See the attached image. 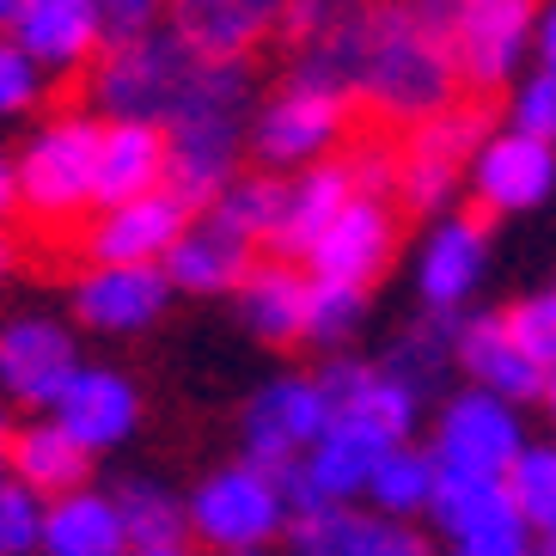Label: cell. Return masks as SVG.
<instances>
[{
    "label": "cell",
    "mask_w": 556,
    "mask_h": 556,
    "mask_svg": "<svg viewBox=\"0 0 556 556\" xmlns=\"http://www.w3.org/2000/svg\"><path fill=\"white\" fill-rule=\"evenodd\" d=\"M288 86H318L386 123V129H422L428 116L458 104V55L446 37H434L409 0H355L337 31H325L300 62L288 67Z\"/></svg>",
    "instance_id": "cell-1"
},
{
    "label": "cell",
    "mask_w": 556,
    "mask_h": 556,
    "mask_svg": "<svg viewBox=\"0 0 556 556\" xmlns=\"http://www.w3.org/2000/svg\"><path fill=\"white\" fill-rule=\"evenodd\" d=\"M251 74L245 67H202L190 104L165 129L172 141V190L190 208H214L220 190L239 178V148L251 141Z\"/></svg>",
    "instance_id": "cell-2"
},
{
    "label": "cell",
    "mask_w": 556,
    "mask_h": 556,
    "mask_svg": "<svg viewBox=\"0 0 556 556\" xmlns=\"http://www.w3.org/2000/svg\"><path fill=\"white\" fill-rule=\"evenodd\" d=\"M202 55L184 50V37L165 25V31L129 37V43H111L92 67V104H99L111 123H153V129H172L178 111L190 104L202 80Z\"/></svg>",
    "instance_id": "cell-3"
},
{
    "label": "cell",
    "mask_w": 556,
    "mask_h": 556,
    "mask_svg": "<svg viewBox=\"0 0 556 556\" xmlns=\"http://www.w3.org/2000/svg\"><path fill=\"white\" fill-rule=\"evenodd\" d=\"M99 129L92 116L62 111L18 153V208L37 227L74 232L86 208H99Z\"/></svg>",
    "instance_id": "cell-4"
},
{
    "label": "cell",
    "mask_w": 556,
    "mask_h": 556,
    "mask_svg": "<svg viewBox=\"0 0 556 556\" xmlns=\"http://www.w3.org/2000/svg\"><path fill=\"white\" fill-rule=\"evenodd\" d=\"M288 526H294V502L281 490V477L251 465V458L208 471L190 495V532L220 556H257Z\"/></svg>",
    "instance_id": "cell-5"
},
{
    "label": "cell",
    "mask_w": 556,
    "mask_h": 556,
    "mask_svg": "<svg viewBox=\"0 0 556 556\" xmlns=\"http://www.w3.org/2000/svg\"><path fill=\"white\" fill-rule=\"evenodd\" d=\"M490 141V111L483 104H453V111L428 116L422 129L404 135L397 148V208L409 214H446L458 197L465 165L477 160V148Z\"/></svg>",
    "instance_id": "cell-6"
},
{
    "label": "cell",
    "mask_w": 556,
    "mask_h": 556,
    "mask_svg": "<svg viewBox=\"0 0 556 556\" xmlns=\"http://www.w3.org/2000/svg\"><path fill=\"white\" fill-rule=\"evenodd\" d=\"M355 123V104L337 99V92H318V86H281L276 99L251 116V141L257 153V172H306V165H325L330 148L349 135Z\"/></svg>",
    "instance_id": "cell-7"
},
{
    "label": "cell",
    "mask_w": 556,
    "mask_h": 556,
    "mask_svg": "<svg viewBox=\"0 0 556 556\" xmlns=\"http://www.w3.org/2000/svg\"><path fill=\"white\" fill-rule=\"evenodd\" d=\"M86 361L74 349V330L50 312H18L0 325V404L13 409H55L67 379Z\"/></svg>",
    "instance_id": "cell-8"
},
{
    "label": "cell",
    "mask_w": 556,
    "mask_h": 556,
    "mask_svg": "<svg viewBox=\"0 0 556 556\" xmlns=\"http://www.w3.org/2000/svg\"><path fill=\"white\" fill-rule=\"evenodd\" d=\"M526 453V428L520 409L495 392H465L446 397L441 422H434V465L441 471H471V477H502L514 471V458Z\"/></svg>",
    "instance_id": "cell-9"
},
{
    "label": "cell",
    "mask_w": 556,
    "mask_h": 556,
    "mask_svg": "<svg viewBox=\"0 0 556 556\" xmlns=\"http://www.w3.org/2000/svg\"><path fill=\"white\" fill-rule=\"evenodd\" d=\"M197 227V208L178 197V190H160V197L123 202L111 214H92V227L80 232V251L92 257V269H165L172 245Z\"/></svg>",
    "instance_id": "cell-10"
},
{
    "label": "cell",
    "mask_w": 556,
    "mask_h": 556,
    "mask_svg": "<svg viewBox=\"0 0 556 556\" xmlns=\"http://www.w3.org/2000/svg\"><path fill=\"white\" fill-rule=\"evenodd\" d=\"M325 428H330V404L318 392V379H300V374L269 379L245 409V458L281 477L318 446Z\"/></svg>",
    "instance_id": "cell-11"
},
{
    "label": "cell",
    "mask_w": 556,
    "mask_h": 556,
    "mask_svg": "<svg viewBox=\"0 0 556 556\" xmlns=\"http://www.w3.org/2000/svg\"><path fill=\"white\" fill-rule=\"evenodd\" d=\"M397 257V202L386 197H355L337 227L306 251V276L312 281H337V288H374Z\"/></svg>",
    "instance_id": "cell-12"
},
{
    "label": "cell",
    "mask_w": 556,
    "mask_h": 556,
    "mask_svg": "<svg viewBox=\"0 0 556 556\" xmlns=\"http://www.w3.org/2000/svg\"><path fill=\"white\" fill-rule=\"evenodd\" d=\"M539 13H544L539 0H465L453 55L471 92H495V86L514 80L526 43L539 37Z\"/></svg>",
    "instance_id": "cell-13"
},
{
    "label": "cell",
    "mask_w": 556,
    "mask_h": 556,
    "mask_svg": "<svg viewBox=\"0 0 556 556\" xmlns=\"http://www.w3.org/2000/svg\"><path fill=\"white\" fill-rule=\"evenodd\" d=\"M281 7L288 0H165L184 50L214 67H245L269 31H281Z\"/></svg>",
    "instance_id": "cell-14"
},
{
    "label": "cell",
    "mask_w": 556,
    "mask_h": 556,
    "mask_svg": "<svg viewBox=\"0 0 556 556\" xmlns=\"http://www.w3.org/2000/svg\"><path fill=\"white\" fill-rule=\"evenodd\" d=\"M556 190V148L520 129H495L471 160V197L483 214H526Z\"/></svg>",
    "instance_id": "cell-15"
},
{
    "label": "cell",
    "mask_w": 556,
    "mask_h": 556,
    "mask_svg": "<svg viewBox=\"0 0 556 556\" xmlns=\"http://www.w3.org/2000/svg\"><path fill=\"white\" fill-rule=\"evenodd\" d=\"M7 37L37 62V74H80L99 67V55L111 50L99 0H31Z\"/></svg>",
    "instance_id": "cell-16"
},
{
    "label": "cell",
    "mask_w": 556,
    "mask_h": 556,
    "mask_svg": "<svg viewBox=\"0 0 556 556\" xmlns=\"http://www.w3.org/2000/svg\"><path fill=\"white\" fill-rule=\"evenodd\" d=\"M50 422H62L86 453L99 458L141 428V392H135V379L116 374V367H80V374L67 379V392L55 397Z\"/></svg>",
    "instance_id": "cell-17"
},
{
    "label": "cell",
    "mask_w": 556,
    "mask_h": 556,
    "mask_svg": "<svg viewBox=\"0 0 556 556\" xmlns=\"http://www.w3.org/2000/svg\"><path fill=\"white\" fill-rule=\"evenodd\" d=\"M318 392H325L330 416H355V422L379 428L392 446L409 441V428H416V409H422V397L409 392V386H397L379 361H325L318 367Z\"/></svg>",
    "instance_id": "cell-18"
},
{
    "label": "cell",
    "mask_w": 556,
    "mask_h": 556,
    "mask_svg": "<svg viewBox=\"0 0 556 556\" xmlns=\"http://www.w3.org/2000/svg\"><path fill=\"white\" fill-rule=\"evenodd\" d=\"M483 263H490V227H483V214H446L441 227L428 232L422 257H416V294H422V306L458 318V306L483 281Z\"/></svg>",
    "instance_id": "cell-19"
},
{
    "label": "cell",
    "mask_w": 556,
    "mask_h": 556,
    "mask_svg": "<svg viewBox=\"0 0 556 556\" xmlns=\"http://www.w3.org/2000/svg\"><path fill=\"white\" fill-rule=\"evenodd\" d=\"M165 300H172L165 269H129V263L86 269L74 281V325L104 330V337H129V330H148L160 318Z\"/></svg>",
    "instance_id": "cell-20"
},
{
    "label": "cell",
    "mask_w": 556,
    "mask_h": 556,
    "mask_svg": "<svg viewBox=\"0 0 556 556\" xmlns=\"http://www.w3.org/2000/svg\"><path fill=\"white\" fill-rule=\"evenodd\" d=\"M172 190V141L153 123H104L99 129V214Z\"/></svg>",
    "instance_id": "cell-21"
},
{
    "label": "cell",
    "mask_w": 556,
    "mask_h": 556,
    "mask_svg": "<svg viewBox=\"0 0 556 556\" xmlns=\"http://www.w3.org/2000/svg\"><path fill=\"white\" fill-rule=\"evenodd\" d=\"M458 367L477 392H495L507 404L544 397V374L520 355L514 330H507V312H465L458 318Z\"/></svg>",
    "instance_id": "cell-22"
},
{
    "label": "cell",
    "mask_w": 556,
    "mask_h": 556,
    "mask_svg": "<svg viewBox=\"0 0 556 556\" xmlns=\"http://www.w3.org/2000/svg\"><path fill=\"white\" fill-rule=\"evenodd\" d=\"M288 556H428V544L361 507H318L288 526Z\"/></svg>",
    "instance_id": "cell-23"
},
{
    "label": "cell",
    "mask_w": 556,
    "mask_h": 556,
    "mask_svg": "<svg viewBox=\"0 0 556 556\" xmlns=\"http://www.w3.org/2000/svg\"><path fill=\"white\" fill-rule=\"evenodd\" d=\"M355 178H349L343 160H325V165H306L300 178H288V202H281V227H276V257H300L306 263V251L325 239L330 227H337V214L355 202Z\"/></svg>",
    "instance_id": "cell-24"
},
{
    "label": "cell",
    "mask_w": 556,
    "mask_h": 556,
    "mask_svg": "<svg viewBox=\"0 0 556 556\" xmlns=\"http://www.w3.org/2000/svg\"><path fill=\"white\" fill-rule=\"evenodd\" d=\"M251 269H257V245L232 239V232L220 227V220H208V214H202L197 227L172 245V257H165V281L184 288V294H239L251 281Z\"/></svg>",
    "instance_id": "cell-25"
},
{
    "label": "cell",
    "mask_w": 556,
    "mask_h": 556,
    "mask_svg": "<svg viewBox=\"0 0 556 556\" xmlns=\"http://www.w3.org/2000/svg\"><path fill=\"white\" fill-rule=\"evenodd\" d=\"M7 458H13V483L37 490L43 502L80 495L86 477H92V453H86L62 422H25V428H13Z\"/></svg>",
    "instance_id": "cell-26"
},
{
    "label": "cell",
    "mask_w": 556,
    "mask_h": 556,
    "mask_svg": "<svg viewBox=\"0 0 556 556\" xmlns=\"http://www.w3.org/2000/svg\"><path fill=\"white\" fill-rule=\"evenodd\" d=\"M306 306H312V276L294 263H257L251 281L239 288V318L263 343H300L306 337Z\"/></svg>",
    "instance_id": "cell-27"
},
{
    "label": "cell",
    "mask_w": 556,
    "mask_h": 556,
    "mask_svg": "<svg viewBox=\"0 0 556 556\" xmlns=\"http://www.w3.org/2000/svg\"><path fill=\"white\" fill-rule=\"evenodd\" d=\"M43 556H135V544H129V532H123V520H116L111 495L80 490V495L50 502Z\"/></svg>",
    "instance_id": "cell-28"
},
{
    "label": "cell",
    "mask_w": 556,
    "mask_h": 556,
    "mask_svg": "<svg viewBox=\"0 0 556 556\" xmlns=\"http://www.w3.org/2000/svg\"><path fill=\"white\" fill-rule=\"evenodd\" d=\"M379 367H386L397 386H409L416 397H428L458 367V318H453V312H422V318H416V325L386 349Z\"/></svg>",
    "instance_id": "cell-29"
},
{
    "label": "cell",
    "mask_w": 556,
    "mask_h": 556,
    "mask_svg": "<svg viewBox=\"0 0 556 556\" xmlns=\"http://www.w3.org/2000/svg\"><path fill=\"white\" fill-rule=\"evenodd\" d=\"M111 502H116V520H123L135 551L184 544V532H190V502L172 483H160V477H116Z\"/></svg>",
    "instance_id": "cell-30"
},
{
    "label": "cell",
    "mask_w": 556,
    "mask_h": 556,
    "mask_svg": "<svg viewBox=\"0 0 556 556\" xmlns=\"http://www.w3.org/2000/svg\"><path fill=\"white\" fill-rule=\"evenodd\" d=\"M434 483H441V465H434V453H422V446H392V453L379 458L374 483H367V502H374L379 520H397L409 526L416 514H428L434 507Z\"/></svg>",
    "instance_id": "cell-31"
},
{
    "label": "cell",
    "mask_w": 556,
    "mask_h": 556,
    "mask_svg": "<svg viewBox=\"0 0 556 556\" xmlns=\"http://www.w3.org/2000/svg\"><path fill=\"white\" fill-rule=\"evenodd\" d=\"M507 483L502 477H471V471H441V483H434V507H428V520L441 526L446 539H471V532H483L490 520H502L507 514Z\"/></svg>",
    "instance_id": "cell-32"
},
{
    "label": "cell",
    "mask_w": 556,
    "mask_h": 556,
    "mask_svg": "<svg viewBox=\"0 0 556 556\" xmlns=\"http://www.w3.org/2000/svg\"><path fill=\"white\" fill-rule=\"evenodd\" d=\"M281 202H288V184L269 178V172H239V178L220 190V202L208 208V220L232 232V239H245V245H269L281 227Z\"/></svg>",
    "instance_id": "cell-33"
},
{
    "label": "cell",
    "mask_w": 556,
    "mask_h": 556,
    "mask_svg": "<svg viewBox=\"0 0 556 556\" xmlns=\"http://www.w3.org/2000/svg\"><path fill=\"white\" fill-rule=\"evenodd\" d=\"M507 502L532 532H556V441L526 446L507 471Z\"/></svg>",
    "instance_id": "cell-34"
},
{
    "label": "cell",
    "mask_w": 556,
    "mask_h": 556,
    "mask_svg": "<svg viewBox=\"0 0 556 556\" xmlns=\"http://www.w3.org/2000/svg\"><path fill=\"white\" fill-rule=\"evenodd\" d=\"M367 318V294L361 288H337V281H312V306H306V343L330 349L349 343Z\"/></svg>",
    "instance_id": "cell-35"
},
{
    "label": "cell",
    "mask_w": 556,
    "mask_h": 556,
    "mask_svg": "<svg viewBox=\"0 0 556 556\" xmlns=\"http://www.w3.org/2000/svg\"><path fill=\"white\" fill-rule=\"evenodd\" d=\"M43 520H50V502L25 483H7L0 490V556L43 551Z\"/></svg>",
    "instance_id": "cell-36"
},
{
    "label": "cell",
    "mask_w": 556,
    "mask_h": 556,
    "mask_svg": "<svg viewBox=\"0 0 556 556\" xmlns=\"http://www.w3.org/2000/svg\"><path fill=\"white\" fill-rule=\"evenodd\" d=\"M507 330H514L520 355L532 361L544 379H551V374H556V288H551V294L520 300V306L507 312Z\"/></svg>",
    "instance_id": "cell-37"
},
{
    "label": "cell",
    "mask_w": 556,
    "mask_h": 556,
    "mask_svg": "<svg viewBox=\"0 0 556 556\" xmlns=\"http://www.w3.org/2000/svg\"><path fill=\"white\" fill-rule=\"evenodd\" d=\"M507 129H520V135H532V141H544V148H556V74L551 67H539V74H526V80L514 86Z\"/></svg>",
    "instance_id": "cell-38"
},
{
    "label": "cell",
    "mask_w": 556,
    "mask_h": 556,
    "mask_svg": "<svg viewBox=\"0 0 556 556\" xmlns=\"http://www.w3.org/2000/svg\"><path fill=\"white\" fill-rule=\"evenodd\" d=\"M43 92V74L25 50H18L13 37H0V116H25Z\"/></svg>",
    "instance_id": "cell-39"
},
{
    "label": "cell",
    "mask_w": 556,
    "mask_h": 556,
    "mask_svg": "<svg viewBox=\"0 0 556 556\" xmlns=\"http://www.w3.org/2000/svg\"><path fill=\"white\" fill-rule=\"evenodd\" d=\"M349 7H355V0H288V7H281V37H288L294 50H312L325 31L343 25Z\"/></svg>",
    "instance_id": "cell-40"
},
{
    "label": "cell",
    "mask_w": 556,
    "mask_h": 556,
    "mask_svg": "<svg viewBox=\"0 0 556 556\" xmlns=\"http://www.w3.org/2000/svg\"><path fill=\"white\" fill-rule=\"evenodd\" d=\"M453 556H532V526L507 507L502 520H490L483 532H471V539H458Z\"/></svg>",
    "instance_id": "cell-41"
},
{
    "label": "cell",
    "mask_w": 556,
    "mask_h": 556,
    "mask_svg": "<svg viewBox=\"0 0 556 556\" xmlns=\"http://www.w3.org/2000/svg\"><path fill=\"white\" fill-rule=\"evenodd\" d=\"M99 13H104V31H111V43H129V37L160 31L153 18L165 13V0H99Z\"/></svg>",
    "instance_id": "cell-42"
},
{
    "label": "cell",
    "mask_w": 556,
    "mask_h": 556,
    "mask_svg": "<svg viewBox=\"0 0 556 556\" xmlns=\"http://www.w3.org/2000/svg\"><path fill=\"white\" fill-rule=\"evenodd\" d=\"M532 43H539V67H551V74H556V0H544L539 37H532Z\"/></svg>",
    "instance_id": "cell-43"
},
{
    "label": "cell",
    "mask_w": 556,
    "mask_h": 556,
    "mask_svg": "<svg viewBox=\"0 0 556 556\" xmlns=\"http://www.w3.org/2000/svg\"><path fill=\"white\" fill-rule=\"evenodd\" d=\"M13 208H18V160L0 153V227L13 220Z\"/></svg>",
    "instance_id": "cell-44"
},
{
    "label": "cell",
    "mask_w": 556,
    "mask_h": 556,
    "mask_svg": "<svg viewBox=\"0 0 556 556\" xmlns=\"http://www.w3.org/2000/svg\"><path fill=\"white\" fill-rule=\"evenodd\" d=\"M25 7H31V0H0V31H13L18 18H25Z\"/></svg>",
    "instance_id": "cell-45"
},
{
    "label": "cell",
    "mask_w": 556,
    "mask_h": 556,
    "mask_svg": "<svg viewBox=\"0 0 556 556\" xmlns=\"http://www.w3.org/2000/svg\"><path fill=\"white\" fill-rule=\"evenodd\" d=\"M135 556H202L197 544H153V551H135Z\"/></svg>",
    "instance_id": "cell-46"
},
{
    "label": "cell",
    "mask_w": 556,
    "mask_h": 556,
    "mask_svg": "<svg viewBox=\"0 0 556 556\" xmlns=\"http://www.w3.org/2000/svg\"><path fill=\"white\" fill-rule=\"evenodd\" d=\"M7 441H13V434H7V422H0V490L13 483V458H7Z\"/></svg>",
    "instance_id": "cell-47"
},
{
    "label": "cell",
    "mask_w": 556,
    "mask_h": 556,
    "mask_svg": "<svg viewBox=\"0 0 556 556\" xmlns=\"http://www.w3.org/2000/svg\"><path fill=\"white\" fill-rule=\"evenodd\" d=\"M13 276V239H7V232H0V281Z\"/></svg>",
    "instance_id": "cell-48"
},
{
    "label": "cell",
    "mask_w": 556,
    "mask_h": 556,
    "mask_svg": "<svg viewBox=\"0 0 556 556\" xmlns=\"http://www.w3.org/2000/svg\"><path fill=\"white\" fill-rule=\"evenodd\" d=\"M544 409H551V422H556V374L544 379Z\"/></svg>",
    "instance_id": "cell-49"
},
{
    "label": "cell",
    "mask_w": 556,
    "mask_h": 556,
    "mask_svg": "<svg viewBox=\"0 0 556 556\" xmlns=\"http://www.w3.org/2000/svg\"><path fill=\"white\" fill-rule=\"evenodd\" d=\"M539 556H556V532H544V551Z\"/></svg>",
    "instance_id": "cell-50"
},
{
    "label": "cell",
    "mask_w": 556,
    "mask_h": 556,
    "mask_svg": "<svg viewBox=\"0 0 556 556\" xmlns=\"http://www.w3.org/2000/svg\"><path fill=\"white\" fill-rule=\"evenodd\" d=\"M532 556H539V551H532Z\"/></svg>",
    "instance_id": "cell-51"
}]
</instances>
